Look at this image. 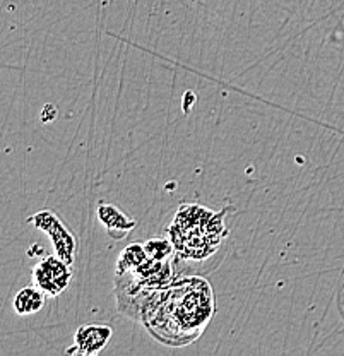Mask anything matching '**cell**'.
Instances as JSON below:
<instances>
[{
    "mask_svg": "<svg viewBox=\"0 0 344 356\" xmlns=\"http://www.w3.org/2000/svg\"><path fill=\"white\" fill-rule=\"evenodd\" d=\"M216 314L209 281L201 276H182L154 293L140 324L156 341L172 348L187 346L206 331Z\"/></svg>",
    "mask_w": 344,
    "mask_h": 356,
    "instance_id": "1",
    "label": "cell"
},
{
    "mask_svg": "<svg viewBox=\"0 0 344 356\" xmlns=\"http://www.w3.org/2000/svg\"><path fill=\"white\" fill-rule=\"evenodd\" d=\"M228 211L229 207L213 211L199 204L180 206L172 225L166 228L177 259L199 262L213 257L228 236L224 225Z\"/></svg>",
    "mask_w": 344,
    "mask_h": 356,
    "instance_id": "2",
    "label": "cell"
},
{
    "mask_svg": "<svg viewBox=\"0 0 344 356\" xmlns=\"http://www.w3.org/2000/svg\"><path fill=\"white\" fill-rule=\"evenodd\" d=\"M28 222L35 226L36 229L45 233L50 238L55 255H58L62 261L69 262L70 266L74 264L79 243H77V238L72 235V232L62 222L60 218L54 211H40V213L29 216Z\"/></svg>",
    "mask_w": 344,
    "mask_h": 356,
    "instance_id": "3",
    "label": "cell"
},
{
    "mask_svg": "<svg viewBox=\"0 0 344 356\" xmlns=\"http://www.w3.org/2000/svg\"><path fill=\"white\" fill-rule=\"evenodd\" d=\"M69 262L58 255H48L33 267V283L45 291L47 296L57 298L69 288L72 281V269Z\"/></svg>",
    "mask_w": 344,
    "mask_h": 356,
    "instance_id": "4",
    "label": "cell"
},
{
    "mask_svg": "<svg viewBox=\"0 0 344 356\" xmlns=\"http://www.w3.org/2000/svg\"><path fill=\"white\" fill-rule=\"evenodd\" d=\"M113 329L105 324H90L83 325L76 331L74 336V346L65 350L67 355H83L92 356L105 350L108 341L112 339Z\"/></svg>",
    "mask_w": 344,
    "mask_h": 356,
    "instance_id": "5",
    "label": "cell"
},
{
    "mask_svg": "<svg viewBox=\"0 0 344 356\" xmlns=\"http://www.w3.org/2000/svg\"><path fill=\"white\" fill-rule=\"evenodd\" d=\"M96 216H98L99 222L106 228L108 235L112 236L113 240H120L124 236H127L132 229L138 226L136 220L129 218L127 214L122 213L117 206L113 204L101 202L96 209Z\"/></svg>",
    "mask_w": 344,
    "mask_h": 356,
    "instance_id": "6",
    "label": "cell"
},
{
    "mask_svg": "<svg viewBox=\"0 0 344 356\" xmlns=\"http://www.w3.org/2000/svg\"><path fill=\"white\" fill-rule=\"evenodd\" d=\"M47 295L42 288L36 286L35 283L29 284L23 289L17 291V295L14 296L13 309L17 315L21 317H26V315H33L36 312H40L45 307Z\"/></svg>",
    "mask_w": 344,
    "mask_h": 356,
    "instance_id": "7",
    "label": "cell"
},
{
    "mask_svg": "<svg viewBox=\"0 0 344 356\" xmlns=\"http://www.w3.org/2000/svg\"><path fill=\"white\" fill-rule=\"evenodd\" d=\"M147 257H149V255H147L144 243H129L127 247L120 252V255H118L115 273H129V270H134L136 267L142 264Z\"/></svg>",
    "mask_w": 344,
    "mask_h": 356,
    "instance_id": "8",
    "label": "cell"
},
{
    "mask_svg": "<svg viewBox=\"0 0 344 356\" xmlns=\"http://www.w3.org/2000/svg\"><path fill=\"white\" fill-rule=\"evenodd\" d=\"M144 247H146L147 255L158 261H166L175 255V247L170 238H151L144 243Z\"/></svg>",
    "mask_w": 344,
    "mask_h": 356,
    "instance_id": "9",
    "label": "cell"
}]
</instances>
